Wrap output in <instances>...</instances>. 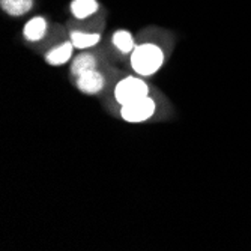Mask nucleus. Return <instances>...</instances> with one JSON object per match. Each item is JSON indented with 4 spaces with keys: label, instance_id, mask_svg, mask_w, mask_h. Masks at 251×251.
Listing matches in <instances>:
<instances>
[{
    "label": "nucleus",
    "instance_id": "2",
    "mask_svg": "<svg viewBox=\"0 0 251 251\" xmlns=\"http://www.w3.org/2000/svg\"><path fill=\"white\" fill-rule=\"evenodd\" d=\"M151 95V86L146 78L139 75H126L121 78L113 89V98L119 105L131 104L139 100H143Z\"/></svg>",
    "mask_w": 251,
    "mask_h": 251
},
{
    "label": "nucleus",
    "instance_id": "9",
    "mask_svg": "<svg viewBox=\"0 0 251 251\" xmlns=\"http://www.w3.org/2000/svg\"><path fill=\"white\" fill-rule=\"evenodd\" d=\"M70 14L77 21H86L89 18H94L101 11V3L98 0H71Z\"/></svg>",
    "mask_w": 251,
    "mask_h": 251
},
{
    "label": "nucleus",
    "instance_id": "4",
    "mask_svg": "<svg viewBox=\"0 0 251 251\" xmlns=\"http://www.w3.org/2000/svg\"><path fill=\"white\" fill-rule=\"evenodd\" d=\"M75 87L80 94L87 95V97H94L101 94L102 90L107 86V77L105 74L100 70H94V71H89L77 78H74Z\"/></svg>",
    "mask_w": 251,
    "mask_h": 251
},
{
    "label": "nucleus",
    "instance_id": "11",
    "mask_svg": "<svg viewBox=\"0 0 251 251\" xmlns=\"http://www.w3.org/2000/svg\"><path fill=\"white\" fill-rule=\"evenodd\" d=\"M35 6V0H0L2 11L12 18L27 15Z\"/></svg>",
    "mask_w": 251,
    "mask_h": 251
},
{
    "label": "nucleus",
    "instance_id": "7",
    "mask_svg": "<svg viewBox=\"0 0 251 251\" xmlns=\"http://www.w3.org/2000/svg\"><path fill=\"white\" fill-rule=\"evenodd\" d=\"M70 41L78 51H86V50H92L98 47L102 35L97 30H84V29H73L70 30Z\"/></svg>",
    "mask_w": 251,
    "mask_h": 251
},
{
    "label": "nucleus",
    "instance_id": "6",
    "mask_svg": "<svg viewBox=\"0 0 251 251\" xmlns=\"http://www.w3.org/2000/svg\"><path fill=\"white\" fill-rule=\"evenodd\" d=\"M50 32V21L44 15H35L30 20L26 21L25 27H23V38L26 42L36 44L47 38Z\"/></svg>",
    "mask_w": 251,
    "mask_h": 251
},
{
    "label": "nucleus",
    "instance_id": "3",
    "mask_svg": "<svg viewBox=\"0 0 251 251\" xmlns=\"http://www.w3.org/2000/svg\"><path fill=\"white\" fill-rule=\"evenodd\" d=\"M156 113V101L149 95L131 104L119 105V118L126 124H145Z\"/></svg>",
    "mask_w": 251,
    "mask_h": 251
},
{
    "label": "nucleus",
    "instance_id": "1",
    "mask_svg": "<svg viewBox=\"0 0 251 251\" xmlns=\"http://www.w3.org/2000/svg\"><path fill=\"white\" fill-rule=\"evenodd\" d=\"M166 51L158 42L145 41L137 42L134 51L128 56V63L132 74L151 78L156 75L166 63Z\"/></svg>",
    "mask_w": 251,
    "mask_h": 251
},
{
    "label": "nucleus",
    "instance_id": "10",
    "mask_svg": "<svg viewBox=\"0 0 251 251\" xmlns=\"http://www.w3.org/2000/svg\"><path fill=\"white\" fill-rule=\"evenodd\" d=\"M110 42H111V47L115 49L116 53H119L121 56H129L137 45L134 35L126 29H118L113 32Z\"/></svg>",
    "mask_w": 251,
    "mask_h": 251
},
{
    "label": "nucleus",
    "instance_id": "5",
    "mask_svg": "<svg viewBox=\"0 0 251 251\" xmlns=\"http://www.w3.org/2000/svg\"><path fill=\"white\" fill-rule=\"evenodd\" d=\"M74 51L75 47L68 38L66 41H60L59 44L53 45L45 51L44 60L50 66H63L66 63H71V60L74 59Z\"/></svg>",
    "mask_w": 251,
    "mask_h": 251
},
{
    "label": "nucleus",
    "instance_id": "8",
    "mask_svg": "<svg viewBox=\"0 0 251 251\" xmlns=\"http://www.w3.org/2000/svg\"><path fill=\"white\" fill-rule=\"evenodd\" d=\"M98 68H100V62L97 54H94L90 50H86L74 56V59L70 63V74L73 78H77L89 71L98 70Z\"/></svg>",
    "mask_w": 251,
    "mask_h": 251
}]
</instances>
